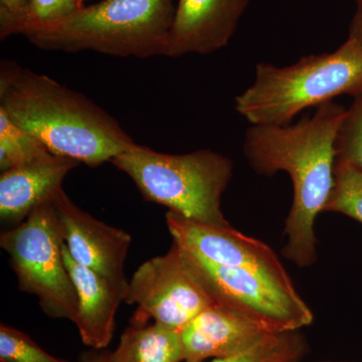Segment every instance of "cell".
Returning a JSON list of instances; mask_svg holds the SVG:
<instances>
[{"mask_svg":"<svg viewBox=\"0 0 362 362\" xmlns=\"http://www.w3.org/2000/svg\"><path fill=\"white\" fill-rule=\"evenodd\" d=\"M346 111L328 102L296 124L251 125L245 134L243 150L255 173L272 177L285 171L291 178L293 202L282 252L299 268L313 266L317 259L314 228L332 189L335 140Z\"/></svg>","mask_w":362,"mask_h":362,"instance_id":"cell-1","label":"cell"},{"mask_svg":"<svg viewBox=\"0 0 362 362\" xmlns=\"http://www.w3.org/2000/svg\"><path fill=\"white\" fill-rule=\"evenodd\" d=\"M0 109L52 154L90 168L111 162L137 144L89 98L7 59L0 64Z\"/></svg>","mask_w":362,"mask_h":362,"instance_id":"cell-2","label":"cell"},{"mask_svg":"<svg viewBox=\"0 0 362 362\" xmlns=\"http://www.w3.org/2000/svg\"><path fill=\"white\" fill-rule=\"evenodd\" d=\"M173 0H104L63 20L28 26V42L45 51H92L119 58L165 56Z\"/></svg>","mask_w":362,"mask_h":362,"instance_id":"cell-3","label":"cell"},{"mask_svg":"<svg viewBox=\"0 0 362 362\" xmlns=\"http://www.w3.org/2000/svg\"><path fill=\"white\" fill-rule=\"evenodd\" d=\"M362 95V47L347 39L337 51L308 54L286 66L257 64L254 82L235 99L251 125L283 126L306 109Z\"/></svg>","mask_w":362,"mask_h":362,"instance_id":"cell-4","label":"cell"},{"mask_svg":"<svg viewBox=\"0 0 362 362\" xmlns=\"http://www.w3.org/2000/svg\"><path fill=\"white\" fill-rule=\"evenodd\" d=\"M112 164L134 181L147 201L201 223L230 226L221 211L233 163L209 149L161 153L141 144L116 156Z\"/></svg>","mask_w":362,"mask_h":362,"instance_id":"cell-5","label":"cell"},{"mask_svg":"<svg viewBox=\"0 0 362 362\" xmlns=\"http://www.w3.org/2000/svg\"><path fill=\"white\" fill-rule=\"evenodd\" d=\"M63 245L52 199L0 235V246L9 256L21 291L35 295L45 315L75 323L77 291L66 266Z\"/></svg>","mask_w":362,"mask_h":362,"instance_id":"cell-6","label":"cell"},{"mask_svg":"<svg viewBox=\"0 0 362 362\" xmlns=\"http://www.w3.org/2000/svg\"><path fill=\"white\" fill-rule=\"evenodd\" d=\"M180 247L188 269L214 303L273 334L299 331L313 322L311 309L296 289L247 269L216 265Z\"/></svg>","mask_w":362,"mask_h":362,"instance_id":"cell-7","label":"cell"},{"mask_svg":"<svg viewBox=\"0 0 362 362\" xmlns=\"http://www.w3.org/2000/svg\"><path fill=\"white\" fill-rule=\"evenodd\" d=\"M124 302L137 306L132 325H146L152 320L178 332L214 304L188 269L175 240L165 255L154 257L137 269Z\"/></svg>","mask_w":362,"mask_h":362,"instance_id":"cell-8","label":"cell"},{"mask_svg":"<svg viewBox=\"0 0 362 362\" xmlns=\"http://www.w3.org/2000/svg\"><path fill=\"white\" fill-rule=\"evenodd\" d=\"M166 226L178 246L207 262L247 269L295 289L289 274L275 252L265 243L244 235L232 226H214L168 211Z\"/></svg>","mask_w":362,"mask_h":362,"instance_id":"cell-9","label":"cell"},{"mask_svg":"<svg viewBox=\"0 0 362 362\" xmlns=\"http://www.w3.org/2000/svg\"><path fill=\"white\" fill-rule=\"evenodd\" d=\"M69 254L81 266L111 283L124 302L127 294L125 261L129 233L97 220L71 202L62 188L52 199Z\"/></svg>","mask_w":362,"mask_h":362,"instance_id":"cell-10","label":"cell"},{"mask_svg":"<svg viewBox=\"0 0 362 362\" xmlns=\"http://www.w3.org/2000/svg\"><path fill=\"white\" fill-rule=\"evenodd\" d=\"M250 0H178L165 57L209 54L228 45Z\"/></svg>","mask_w":362,"mask_h":362,"instance_id":"cell-11","label":"cell"},{"mask_svg":"<svg viewBox=\"0 0 362 362\" xmlns=\"http://www.w3.org/2000/svg\"><path fill=\"white\" fill-rule=\"evenodd\" d=\"M273 333L218 304H211L180 331L183 362L239 354Z\"/></svg>","mask_w":362,"mask_h":362,"instance_id":"cell-12","label":"cell"},{"mask_svg":"<svg viewBox=\"0 0 362 362\" xmlns=\"http://www.w3.org/2000/svg\"><path fill=\"white\" fill-rule=\"evenodd\" d=\"M80 162L52 152L4 171L0 176V218L20 225L35 209L51 202Z\"/></svg>","mask_w":362,"mask_h":362,"instance_id":"cell-13","label":"cell"},{"mask_svg":"<svg viewBox=\"0 0 362 362\" xmlns=\"http://www.w3.org/2000/svg\"><path fill=\"white\" fill-rule=\"evenodd\" d=\"M64 259L77 291L78 309L76 326L81 339L93 349H105L115 331L117 310L122 303L107 279L81 266L63 245Z\"/></svg>","mask_w":362,"mask_h":362,"instance_id":"cell-14","label":"cell"},{"mask_svg":"<svg viewBox=\"0 0 362 362\" xmlns=\"http://www.w3.org/2000/svg\"><path fill=\"white\" fill-rule=\"evenodd\" d=\"M180 332L160 324H130L118 347L111 352V362H181Z\"/></svg>","mask_w":362,"mask_h":362,"instance_id":"cell-15","label":"cell"},{"mask_svg":"<svg viewBox=\"0 0 362 362\" xmlns=\"http://www.w3.org/2000/svg\"><path fill=\"white\" fill-rule=\"evenodd\" d=\"M44 143L14 124L0 109V169L1 173L49 153Z\"/></svg>","mask_w":362,"mask_h":362,"instance_id":"cell-16","label":"cell"},{"mask_svg":"<svg viewBox=\"0 0 362 362\" xmlns=\"http://www.w3.org/2000/svg\"><path fill=\"white\" fill-rule=\"evenodd\" d=\"M308 345L299 331L278 333L246 351L207 362H301ZM206 362V361H204Z\"/></svg>","mask_w":362,"mask_h":362,"instance_id":"cell-17","label":"cell"},{"mask_svg":"<svg viewBox=\"0 0 362 362\" xmlns=\"http://www.w3.org/2000/svg\"><path fill=\"white\" fill-rule=\"evenodd\" d=\"M323 211L339 213L362 223V171L335 162L332 189Z\"/></svg>","mask_w":362,"mask_h":362,"instance_id":"cell-18","label":"cell"},{"mask_svg":"<svg viewBox=\"0 0 362 362\" xmlns=\"http://www.w3.org/2000/svg\"><path fill=\"white\" fill-rule=\"evenodd\" d=\"M335 152L337 161L362 171V95L354 98L347 109L335 140Z\"/></svg>","mask_w":362,"mask_h":362,"instance_id":"cell-19","label":"cell"},{"mask_svg":"<svg viewBox=\"0 0 362 362\" xmlns=\"http://www.w3.org/2000/svg\"><path fill=\"white\" fill-rule=\"evenodd\" d=\"M0 362H71L45 351L23 331L0 325Z\"/></svg>","mask_w":362,"mask_h":362,"instance_id":"cell-20","label":"cell"},{"mask_svg":"<svg viewBox=\"0 0 362 362\" xmlns=\"http://www.w3.org/2000/svg\"><path fill=\"white\" fill-rule=\"evenodd\" d=\"M30 21V0H0V40L23 35Z\"/></svg>","mask_w":362,"mask_h":362,"instance_id":"cell-21","label":"cell"},{"mask_svg":"<svg viewBox=\"0 0 362 362\" xmlns=\"http://www.w3.org/2000/svg\"><path fill=\"white\" fill-rule=\"evenodd\" d=\"M81 7L74 0H30V25L63 20Z\"/></svg>","mask_w":362,"mask_h":362,"instance_id":"cell-22","label":"cell"},{"mask_svg":"<svg viewBox=\"0 0 362 362\" xmlns=\"http://www.w3.org/2000/svg\"><path fill=\"white\" fill-rule=\"evenodd\" d=\"M356 9L350 23L349 39L356 40L362 47V0H356Z\"/></svg>","mask_w":362,"mask_h":362,"instance_id":"cell-23","label":"cell"},{"mask_svg":"<svg viewBox=\"0 0 362 362\" xmlns=\"http://www.w3.org/2000/svg\"><path fill=\"white\" fill-rule=\"evenodd\" d=\"M80 362H111V352L106 349H92L81 356Z\"/></svg>","mask_w":362,"mask_h":362,"instance_id":"cell-24","label":"cell"},{"mask_svg":"<svg viewBox=\"0 0 362 362\" xmlns=\"http://www.w3.org/2000/svg\"><path fill=\"white\" fill-rule=\"evenodd\" d=\"M74 1L77 2L78 6H83V0H74Z\"/></svg>","mask_w":362,"mask_h":362,"instance_id":"cell-25","label":"cell"},{"mask_svg":"<svg viewBox=\"0 0 362 362\" xmlns=\"http://www.w3.org/2000/svg\"><path fill=\"white\" fill-rule=\"evenodd\" d=\"M328 362H330V361H328Z\"/></svg>","mask_w":362,"mask_h":362,"instance_id":"cell-26","label":"cell"}]
</instances>
